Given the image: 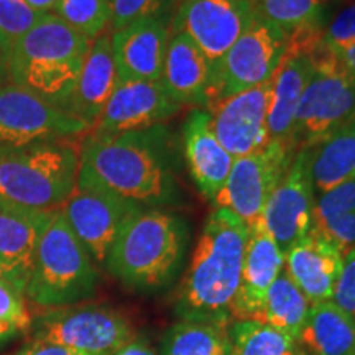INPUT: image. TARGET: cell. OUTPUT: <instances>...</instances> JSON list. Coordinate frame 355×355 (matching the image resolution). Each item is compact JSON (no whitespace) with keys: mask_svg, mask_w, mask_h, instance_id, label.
<instances>
[{"mask_svg":"<svg viewBox=\"0 0 355 355\" xmlns=\"http://www.w3.org/2000/svg\"><path fill=\"white\" fill-rule=\"evenodd\" d=\"M181 146L165 123L114 137L89 135L79 152L78 188L99 189L140 207L181 202Z\"/></svg>","mask_w":355,"mask_h":355,"instance_id":"cell-1","label":"cell"},{"mask_svg":"<svg viewBox=\"0 0 355 355\" xmlns=\"http://www.w3.org/2000/svg\"><path fill=\"white\" fill-rule=\"evenodd\" d=\"M248 227L227 209H214L204 222L180 286L173 314L178 321L229 327L241 286Z\"/></svg>","mask_w":355,"mask_h":355,"instance_id":"cell-2","label":"cell"},{"mask_svg":"<svg viewBox=\"0 0 355 355\" xmlns=\"http://www.w3.org/2000/svg\"><path fill=\"white\" fill-rule=\"evenodd\" d=\"M189 239V222L183 216L144 207L123 225L104 270L130 291H165L183 270Z\"/></svg>","mask_w":355,"mask_h":355,"instance_id":"cell-3","label":"cell"},{"mask_svg":"<svg viewBox=\"0 0 355 355\" xmlns=\"http://www.w3.org/2000/svg\"><path fill=\"white\" fill-rule=\"evenodd\" d=\"M91 43L55 13H46L12 44L10 83L66 112Z\"/></svg>","mask_w":355,"mask_h":355,"instance_id":"cell-4","label":"cell"},{"mask_svg":"<svg viewBox=\"0 0 355 355\" xmlns=\"http://www.w3.org/2000/svg\"><path fill=\"white\" fill-rule=\"evenodd\" d=\"M79 150L64 140L0 146V204L60 211L78 188Z\"/></svg>","mask_w":355,"mask_h":355,"instance_id":"cell-5","label":"cell"},{"mask_svg":"<svg viewBox=\"0 0 355 355\" xmlns=\"http://www.w3.org/2000/svg\"><path fill=\"white\" fill-rule=\"evenodd\" d=\"M101 273L66 222L63 212H53L35 252L26 285L28 303L40 309L79 304L97 293Z\"/></svg>","mask_w":355,"mask_h":355,"instance_id":"cell-6","label":"cell"},{"mask_svg":"<svg viewBox=\"0 0 355 355\" xmlns=\"http://www.w3.org/2000/svg\"><path fill=\"white\" fill-rule=\"evenodd\" d=\"M135 334L122 311L94 303L44 309L30 327V339L63 345L83 355H114Z\"/></svg>","mask_w":355,"mask_h":355,"instance_id":"cell-7","label":"cell"},{"mask_svg":"<svg viewBox=\"0 0 355 355\" xmlns=\"http://www.w3.org/2000/svg\"><path fill=\"white\" fill-rule=\"evenodd\" d=\"M288 50V35L259 12L217 63L211 66L209 104L273 78Z\"/></svg>","mask_w":355,"mask_h":355,"instance_id":"cell-8","label":"cell"},{"mask_svg":"<svg viewBox=\"0 0 355 355\" xmlns=\"http://www.w3.org/2000/svg\"><path fill=\"white\" fill-rule=\"evenodd\" d=\"M296 150L290 144L270 140L254 153L235 158L224 188L212 201L216 209L234 212L247 227L260 220L270 196L285 178Z\"/></svg>","mask_w":355,"mask_h":355,"instance_id":"cell-9","label":"cell"},{"mask_svg":"<svg viewBox=\"0 0 355 355\" xmlns=\"http://www.w3.org/2000/svg\"><path fill=\"white\" fill-rule=\"evenodd\" d=\"M355 115V83L340 68L339 58L314 66L293 125V145L314 146Z\"/></svg>","mask_w":355,"mask_h":355,"instance_id":"cell-10","label":"cell"},{"mask_svg":"<svg viewBox=\"0 0 355 355\" xmlns=\"http://www.w3.org/2000/svg\"><path fill=\"white\" fill-rule=\"evenodd\" d=\"M257 13L255 0H180L171 33L189 37L212 66L242 37Z\"/></svg>","mask_w":355,"mask_h":355,"instance_id":"cell-11","label":"cell"},{"mask_svg":"<svg viewBox=\"0 0 355 355\" xmlns=\"http://www.w3.org/2000/svg\"><path fill=\"white\" fill-rule=\"evenodd\" d=\"M91 130L64 110L8 83L0 86V146L66 140Z\"/></svg>","mask_w":355,"mask_h":355,"instance_id":"cell-12","label":"cell"},{"mask_svg":"<svg viewBox=\"0 0 355 355\" xmlns=\"http://www.w3.org/2000/svg\"><path fill=\"white\" fill-rule=\"evenodd\" d=\"M311 155L313 146L309 145L296 150L285 178L273 191L260 217L283 255L313 227L316 193L311 180Z\"/></svg>","mask_w":355,"mask_h":355,"instance_id":"cell-13","label":"cell"},{"mask_svg":"<svg viewBox=\"0 0 355 355\" xmlns=\"http://www.w3.org/2000/svg\"><path fill=\"white\" fill-rule=\"evenodd\" d=\"M140 209L144 207L105 191L76 188L61 212L97 268H105L123 225Z\"/></svg>","mask_w":355,"mask_h":355,"instance_id":"cell-14","label":"cell"},{"mask_svg":"<svg viewBox=\"0 0 355 355\" xmlns=\"http://www.w3.org/2000/svg\"><path fill=\"white\" fill-rule=\"evenodd\" d=\"M273 81L207 104L211 127L234 158L254 153L268 144V112Z\"/></svg>","mask_w":355,"mask_h":355,"instance_id":"cell-15","label":"cell"},{"mask_svg":"<svg viewBox=\"0 0 355 355\" xmlns=\"http://www.w3.org/2000/svg\"><path fill=\"white\" fill-rule=\"evenodd\" d=\"M181 109L159 81H117L92 135L114 137L162 125Z\"/></svg>","mask_w":355,"mask_h":355,"instance_id":"cell-16","label":"cell"},{"mask_svg":"<svg viewBox=\"0 0 355 355\" xmlns=\"http://www.w3.org/2000/svg\"><path fill=\"white\" fill-rule=\"evenodd\" d=\"M170 37L166 19L133 21L110 33L119 81H159Z\"/></svg>","mask_w":355,"mask_h":355,"instance_id":"cell-17","label":"cell"},{"mask_svg":"<svg viewBox=\"0 0 355 355\" xmlns=\"http://www.w3.org/2000/svg\"><path fill=\"white\" fill-rule=\"evenodd\" d=\"M283 266L285 255L261 219L257 220L248 227L241 286L232 306L234 321H259L266 291Z\"/></svg>","mask_w":355,"mask_h":355,"instance_id":"cell-18","label":"cell"},{"mask_svg":"<svg viewBox=\"0 0 355 355\" xmlns=\"http://www.w3.org/2000/svg\"><path fill=\"white\" fill-rule=\"evenodd\" d=\"M183 157L199 193L214 201L232 171L235 158L217 140L206 109H193L181 133Z\"/></svg>","mask_w":355,"mask_h":355,"instance_id":"cell-19","label":"cell"},{"mask_svg":"<svg viewBox=\"0 0 355 355\" xmlns=\"http://www.w3.org/2000/svg\"><path fill=\"white\" fill-rule=\"evenodd\" d=\"M53 212L0 204V278L25 293L35 252Z\"/></svg>","mask_w":355,"mask_h":355,"instance_id":"cell-20","label":"cell"},{"mask_svg":"<svg viewBox=\"0 0 355 355\" xmlns=\"http://www.w3.org/2000/svg\"><path fill=\"white\" fill-rule=\"evenodd\" d=\"M344 254L319 230L311 227L285 255V270L311 304L331 301Z\"/></svg>","mask_w":355,"mask_h":355,"instance_id":"cell-21","label":"cell"},{"mask_svg":"<svg viewBox=\"0 0 355 355\" xmlns=\"http://www.w3.org/2000/svg\"><path fill=\"white\" fill-rule=\"evenodd\" d=\"M159 83L181 107L206 109L209 104V60L189 37L171 33Z\"/></svg>","mask_w":355,"mask_h":355,"instance_id":"cell-22","label":"cell"},{"mask_svg":"<svg viewBox=\"0 0 355 355\" xmlns=\"http://www.w3.org/2000/svg\"><path fill=\"white\" fill-rule=\"evenodd\" d=\"M117 81L110 35L102 33L91 43L66 112L94 128Z\"/></svg>","mask_w":355,"mask_h":355,"instance_id":"cell-23","label":"cell"},{"mask_svg":"<svg viewBox=\"0 0 355 355\" xmlns=\"http://www.w3.org/2000/svg\"><path fill=\"white\" fill-rule=\"evenodd\" d=\"M313 73L314 64L309 56L290 51L283 56L272 78V104L268 112V139L272 141L293 145L296 110Z\"/></svg>","mask_w":355,"mask_h":355,"instance_id":"cell-24","label":"cell"},{"mask_svg":"<svg viewBox=\"0 0 355 355\" xmlns=\"http://www.w3.org/2000/svg\"><path fill=\"white\" fill-rule=\"evenodd\" d=\"M298 343L309 355H355V319L332 301L311 304Z\"/></svg>","mask_w":355,"mask_h":355,"instance_id":"cell-25","label":"cell"},{"mask_svg":"<svg viewBox=\"0 0 355 355\" xmlns=\"http://www.w3.org/2000/svg\"><path fill=\"white\" fill-rule=\"evenodd\" d=\"M352 175H355V115L326 140L314 145L311 155L314 193H327Z\"/></svg>","mask_w":355,"mask_h":355,"instance_id":"cell-26","label":"cell"},{"mask_svg":"<svg viewBox=\"0 0 355 355\" xmlns=\"http://www.w3.org/2000/svg\"><path fill=\"white\" fill-rule=\"evenodd\" d=\"M311 303L283 266L266 291L259 322L285 332L298 340L308 319Z\"/></svg>","mask_w":355,"mask_h":355,"instance_id":"cell-27","label":"cell"},{"mask_svg":"<svg viewBox=\"0 0 355 355\" xmlns=\"http://www.w3.org/2000/svg\"><path fill=\"white\" fill-rule=\"evenodd\" d=\"M158 355H234L227 327L176 321L163 332Z\"/></svg>","mask_w":355,"mask_h":355,"instance_id":"cell-28","label":"cell"},{"mask_svg":"<svg viewBox=\"0 0 355 355\" xmlns=\"http://www.w3.org/2000/svg\"><path fill=\"white\" fill-rule=\"evenodd\" d=\"M229 329L234 355H309L298 340L259 321H234Z\"/></svg>","mask_w":355,"mask_h":355,"instance_id":"cell-29","label":"cell"},{"mask_svg":"<svg viewBox=\"0 0 355 355\" xmlns=\"http://www.w3.org/2000/svg\"><path fill=\"white\" fill-rule=\"evenodd\" d=\"M257 8L286 35L324 26L332 0H255Z\"/></svg>","mask_w":355,"mask_h":355,"instance_id":"cell-30","label":"cell"},{"mask_svg":"<svg viewBox=\"0 0 355 355\" xmlns=\"http://www.w3.org/2000/svg\"><path fill=\"white\" fill-rule=\"evenodd\" d=\"M53 12L89 42L105 33L112 20L109 0H58Z\"/></svg>","mask_w":355,"mask_h":355,"instance_id":"cell-31","label":"cell"},{"mask_svg":"<svg viewBox=\"0 0 355 355\" xmlns=\"http://www.w3.org/2000/svg\"><path fill=\"white\" fill-rule=\"evenodd\" d=\"M178 2L180 0H112L110 33L139 20H173Z\"/></svg>","mask_w":355,"mask_h":355,"instance_id":"cell-32","label":"cell"},{"mask_svg":"<svg viewBox=\"0 0 355 355\" xmlns=\"http://www.w3.org/2000/svg\"><path fill=\"white\" fill-rule=\"evenodd\" d=\"M46 13L35 10L26 0H0V32L10 44L33 28Z\"/></svg>","mask_w":355,"mask_h":355,"instance_id":"cell-33","label":"cell"},{"mask_svg":"<svg viewBox=\"0 0 355 355\" xmlns=\"http://www.w3.org/2000/svg\"><path fill=\"white\" fill-rule=\"evenodd\" d=\"M35 316L28 308L25 293L6 278H0V322L26 332L32 327Z\"/></svg>","mask_w":355,"mask_h":355,"instance_id":"cell-34","label":"cell"},{"mask_svg":"<svg viewBox=\"0 0 355 355\" xmlns=\"http://www.w3.org/2000/svg\"><path fill=\"white\" fill-rule=\"evenodd\" d=\"M355 211V175H352L344 183L327 193L319 194L314 204V222L324 220L327 217H334L345 212ZM313 222V224H314Z\"/></svg>","mask_w":355,"mask_h":355,"instance_id":"cell-35","label":"cell"},{"mask_svg":"<svg viewBox=\"0 0 355 355\" xmlns=\"http://www.w3.org/2000/svg\"><path fill=\"white\" fill-rule=\"evenodd\" d=\"M324 46L339 58L355 44V3L344 8L329 25L324 28Z\"/></svg>","mask_w":355,"mask_h":355,"instance_id":"cell-36","label":"cell"},{"mask_svg":"<svg viewBox=\"0 0 355 355\" xmlns=\"http://www.w3.org/2000/svg\"><path fill=\"white\" fill-rule=\"evenodd\" d=\"M314 227L343 254L355 247V211L314 222Z\"/></svg>","mask_w":355,"mask_h":355,"instance_id":"cell-37","label":"cell"},{"mask_svg":"<svg viewBox=\"0 0 355 355\" xmlns=\"http://www.w3.org/2000/svg\"><path fill=\"white\" fill-rule=\"evenodd\" d=\"M331 301L355 319V247L344 254Z\"/></svg>","mask_w":355,"mask_h":355,"instance_id":"cell-38","label":"cell"},{"mask_svg":"<svg viewBox=\"0 0 355 355\" xmlns=\"http://www.w3.org/2000/svg\"><path fill=\"white\" fill-rule=\"evenodd\" d=\"M12 355H83L79 352H74L63 345L44 343V340L30 339V343H26L24 347H20L15 354Z\"/></svg>","mask_w":355,"mask_h":355,"instance_id":"cell-39","label":"cell"},{"mask_svg":"<svg viewBox=\"0 0 355 355\" xmlns=\"http://www.w3.org/2000/svg\"><path fill=\"white\" fill-rule=\"evenodd\" d=\"M114 355H158L150 339L144 334H135Z\"/></svg>","mask_w":355,"mask_h":355,"instance_id":"cell-40","label":"cell"},{"mask_svg":"<svg viewBox=\"0 0 355 355\" xmlns=\"http://www.w3.org/2000/svg\"><path fill=\"white\" fill-rule=\"evenodd\" d=\"M10 51H12L10 42H8V40L3 37V33L0 32V86L10 83V76H8Z\"/></svg>","mask_w":355,"mask_h":355,"instance_id":"cell-41","label":"cell"},{"mask_svg":"<svg viewBox=\"0 0 355 355\" xmlns=\"http://www.w3.org/2000/svg\"><path fill=\"white\" fill-rule=\"evenodd\" d=\"M339 63L350 81L355 83V44L339 56Z\"/></svg>","mask_w":355,"mask_h":355,"instance_id":"cell-42","label":"cell"},{"mask_svg":"<svg viewBox=\"0 0 355 355\" xmlns=\"http://www.w3.org/2000/svg\"><path fill=\"white\" fill-rule=\"evenodd\" d=\"M20 332L15 329V327L8 326V324L0 322V347H3L7 343H10L13 337L19 336Z\"/></svg>","mask_w":355,"mask_h":355,"instance_id":"cell-43","label":"cell"},{"mask_svg":"<svg viewBox=\"0 0 355 355\" xmlns=\"http://www.w3.org/2000/svg\"><path fill=\"white\" fill-rule=\"evenodd\" d=\"M58 0H26L30 7H33L35 10L42 13H51L53 8H55Z\"/></svg>","mask_w":355,"mask_h":355,"instance_id":"cell-44","label":"cell"},{"mask_svg":"<svg viewBox=\"0 0 355 355\" xmlns=\"http://www.w3.org/2000/svg\"><path fill=\"white\" fill-rule=\"evenodd\" d=\"M109 2H110V3H112V0H109Z\"/></svg>","mask_w":355,"mask_h":355,"instance_id":"cell-45","label":"cell"}]
</instances>
